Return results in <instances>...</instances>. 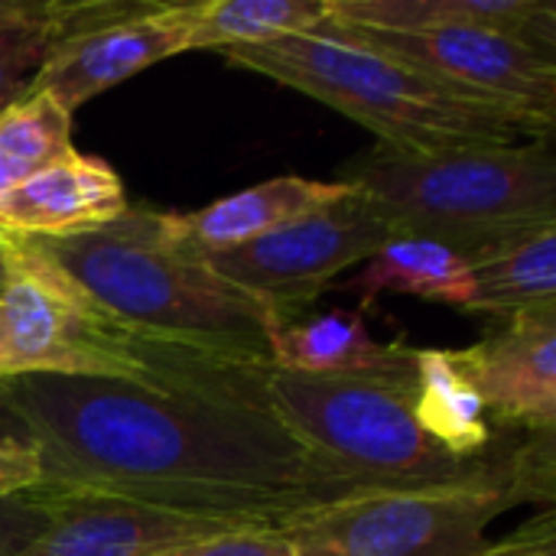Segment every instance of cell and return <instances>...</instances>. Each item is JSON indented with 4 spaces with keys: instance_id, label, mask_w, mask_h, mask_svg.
I'll return each mask as SVG.
<instances>
[{
    "instance_id": "1",
    "label": "cell",
    "mask_w": 556,
    "mask_h": 556,
    "mask_svg": "<svg viewBox=\"0 0 556 556\" xmlns=\"http://www.w3.org/2000/svg\"><path fill=\"white\" fill-rule=\"evenodd\" d=\"M270 368L186 358L147 381L16 375L0 394L33 433L42 489L283 531L358 492L274 414Z\"/></svg>"
},
{
    "instance_id": "2",
    "label": "cell",
    "mask_w": 556,
    "mask_h": 556,
    "mask_svg": "<svg viewBox=\"0 0 556 556\" xmlns=\"http://www.w3.org/2000/svg\"><path fill=\"white\" fill-rule=\"evenodd\" d=\"M39 244L137 336L205 358L274 365L283 316L176 248L163 212L127 208L111 225Z\"/></svg>"
},
{
    "instance_id": "3",
    "label": "cell",
    "mask_w": 556,
    "mask_h": 556,
    "mask_svg": "<svg viewBox=\"0 0 556 556\" xmlns=\"http://www.w3.org/2000/svg\"><path fill=\"white\" fill-rule=\"evenodd\" d=\"M231 65L303 91L371 130L394 156H433L469 147H508L554 137L531 117L456 91L414 65L371 49L332 20L303 36L222 52Z\"/></svg>"
},
{
    "instance_id": "4",
    "label": "cell",
    "mask_w": 556,
    "mask_h": 556,
    "mask_svg": "<svg viewBox=\"0 0 556 556\" xmlns=\"http://www.w3.org/2000/svg\"><path fill=\"white\" fill-rule=\"evenodd\" d=\"M339 182L358 189L394 235L440 241L466 261L515 235L556 225L554 137L433 156L375 150L352 160Z\"/></svg>"
},
{
    "instance_id": "5",
    "label": "cell",
    "mask_w": 556,
    "mask_h": 556,
    "mask_svg": "<svg viewBox=\"0 0 556 556\" xmlns=\"http://www.w3.org/2000/svg\"><path fill=\"white\" fill-rule=\"evenodd\" d=\"M267 397L283 427L355 492L505 489L508 453L459 459L437 446L414 417V388L309 378L270 368Z\"/></svg>"
},
{
    "instance_id": "6",
    "label": "cell",
    "mask_w": 556,
    "mask_h": 556,
    "mask_svg": "<svg viewBox=\"0 0 556 556\" xmlns=\"http://www.w3.org/2000/svg\"><path fill=\"white\" fill-rule=\"evenodd\" d=\"M3 238V235H0ZM0 339L16 375L147 381L186 358L114 319L39 241L3 238Z\"/></svg>"
},
{
    "instance_id": "7",
    "label": "cell",
    "mask_w": 556,
    "mask_h": 556,
    "mask_svg": "<svg viewBox=\"0 0 556 556\" xmlns=\"http://www.w3.org/2000/svg\"><path fill=\"white\" fill-rule=\"evenodd\" d=\"M505 511V489L358 492L300 515L283 538L296 556H479Z\"/></svg>"
},
{
    "instance_id": "8",
    "label": "cell",
    "mask_w": 556,
    "mask_h": 556,
    "mask_svg": "<svg viewBox=\"0 0 556 556\" xmlns=\"http://www.w3.org/2000/svg\"><path fill=\"white\" fill-rule=\"evenodd\" d=\"M394 238L391 222L352 189L345 199L300 215L241 248L202 257L218 277L254 293L283 319L313 303L336 277L365 264Z\"/></svg>"
},
{
    "instance_id": "9",
    "label": "cell",
    "mask_w": 556,
    "mask_h": 556,
    "mask_svg": "<svg viewBox=\"0 0 556 556\" xmlns=\"http://www.w3.org/2000/svg\"><path fill=\"white\" fill-rule=\"evenodd\" d=\"M332 20V16H329ZM352 39L381 49L417 72L498 104L511 114L531 117L544 127L556 121V59L541 55L515 36L492 29H371L332 20Z\"/></svg>"
},
{
    "instance_id": "10",
    "label": "cell",
    "mask_w": 556,
    "mask_h": 556,
    "mask_svg": "<svg viewBox=\"0 0 556 556\" xmlns=\"http://www.w3.org/2000/svg\"><path fill=\"white\" fill-rule=\"evenodd\" d=\"M195 7L199 3H147L130 16L85 29L55 49L26 91H39L65 114H75L101 91L186 52Z\"/></svg>"
},
{
    "instance_id": "11",
    "label": "cell",
    "mask_w": 556,
    "mask_h": 556,
    "mask_svg": "<svg viewBox=\"0 0 556 556\" xmlns=\"http://www.w3.org/2000/svg\"><path fill=\"white\" fill-rule=\"evenodd\" d=\"M450 355L502 427H556V303L511 313L498 329Z\"/></svg>"
},
{
    "instance_id": "12",
    "label": "cell",
    "mask_w": 556,
    "mask_h": 556,
    "mask_svg": "<svg viewBox=\"0 0 556 556\" xmlns=\"http://www.w3.org/2000/svg\"><path fill=\"white\" fill-rule=\"evenodd\" d=\"M39 492L52 505V521L20 556H153L241 528L104 495L52 492L42 485Z\"/></svg>"
},
{
    "instance_id": "13",
    "label": "cell",
    "mask_w": 556,
    "mask_h": 556,
    "mask_svg": "<svg viewBox=\"0 0 556 556\" xmlns=\"http://www.w3.org/2000/svg\"><path fill=\"white\" fill-rule=\"evenodd\" d=\"M127 192L111 163L72 153L0 195V235L23 241H62L127 212Z\"/></svg>"
},
{
    "instance_id": "14",
    "label": "cell",
    "mask_w": 556,
    "mask_h": 556,
    "mask_svg": "<svg viewBox=\"0 0 556 556\" xmlns=\"http://www.w3.org/2000/svg\"><path fill=\"white\" fill-rule=\"evenodd\" d=\"M270 349L274 368L309 378L381 381L397 388L417 384V349L375 339L365 316L349 309H332L296 323L283 319Z\"/></svg>"
},
{
    "instance_id": "15",
    "label": "cell",
    "mask_w": 556,
    "mask_h": 556,
    "mask_svg": "<svg viewBox=\"0 0 556 556\" xmlns=\"http://www.w3.org/2000/svg\"><path fill=\"white\" fill-rule=\"evenodd\" d=\"M352 192L349 182H323L306 176H274L257 182L244 192L225 195L195 212H163L166 235L176 248L189 251L192 257L222 254L241 248L300 215L326 208Z\"/></svg>"
},
{
    "instance_id": "16",
    "label": "cell",
    "mask_w": 556,
    "mask_h": 556,
    "mask_svg": "<svg viewBox=\"0 0 556 556\" xmlns=\"http://www.w3.org/2000/svg\"><path fill=\"white\" fill-rule=\"evenodd\" d=\"M332 20L371 29H492L556 59L554 0H332Z\"/></svg>"
},
{
    "instance_id": "17",
    "label": "cell",
    "mask_w": 556,
    "mask_h": 556,
    "mask_svg": "<svg viewBox=\"0 0 556 556\" xmlns=\"http://www.w3.org/2000/svg\"><path fill=\"white\" fill-rule=\"evenodd\" d=\"M147 7L143 0H0V111L16 101L55 49L94 26Z\"/></svg>"
},
{
    "instance_id": "18",
    "label": "cell",
    "mask_w": 556,
    "mask_h": 556,
    "mask_svg": "<svg viewBox=\"0 0 556 556\" xmlns=\"http://www.w3.org/2000/svg\"><path fill=\"white\" fill-rule=\"evenodd\" d=\"M349 290L358 293L362 309L384 293L420 296L466 309L472 296V274L469 261L453 248L417 235H394L365 261V270L349 280Z\"/></svg>"
},
{
    "instance_id": "19",
    "label": "cell",
    "mask_w": 556,
    "mask_h": 556,
    "mask_svg": "<svg viewBox=\"0 0 556 556\" xmlns=\"http://www.w3.org/2000/svg\"><path fill=\"white\" fill-rule=\"evenodd\" d=\"M472 296L463 313L511 316L556 303V225L515 235L469 257Z\"/></svg>"
},
{
    "instance_id": "20",
    "label": "cell",
    "mask_w": 556,
    "mask_h": 556,
    "mask_svg": "<svg viewBox=\"0 0 556 556\" xmlns=\"http://www.w3.org/2000/svg\"><path fill=\"white\" fill-rule=\"evenodd\" d=\"M414 417L437 446L459 459H479L498 446L489 410L453 365L450 349H417Z\"/></svg>"
},
{
    "instance_id": "21",
    "label": "cell",
    "mask_w": 556,
    "mask_h": 556,
    "mask_svg": "<svg viewBox=\"0 0 556 556\" xmlns=\"http://www.w3.org/2000/svg\"><path fill=\"white\" fill-rule=\"evenodd\" d=\"M329 16L332 0H205L195 7L186 52L264 46L283 36L313 33Z\"/></svg>"
},
{
    "instance_id": "22",
    "label": "cell",
    "mask_w": 556,
    "mask_h": 556,
    "mask_svg": "<svg viewBox=\"0 0 556 556\" xmlns=\"http://www.w3.org/2000/svg\"><path fill=\"white\" fill-rule=\"evenodd\" d=\"M72 153V114L46 94L23 91L0 111V195Z\"/></svg>"
},
{
    "instance_id": "23",
    "label": "cell",
    "mask_w": 556,
    "mask_h": 556,
    "mask_svg": "<svg viewBox=\"0 0 556 556\" xmlns=\"http://www.w3.org/2000/svg\"><path fill=\"white\" fill-rule=\"evenodd\" d=\"M505 495L515 505L554 508L556 502V427L525 430V443L508 453Z\"/></svg>"
},
{
    "instance_id": "24",
    "label": "cell",
    "mask_w": 556,
    "mask_h": 556,
    "mask_svg": "<svg viewBox=\"0 0 556 556\" xmlns=\"http://www.w3.org/2000/svg\"><path fill=\"white\" fill-rule=\"evenodd\" d=\"M153 556H296L293 544L283 538V531L274 528H238L208 534Z\"/></svg>"
},
{
    "instance_id": "25",
    "label": "cell",
    "mask_w": 556,
    "mask_h": 556,
    "mask_svg": "<svg viewBox=\"0 0 556 556\" xmlns=\"http://www.w3.org/2000/svg\"><path fill=\"white\" fill-rule=\"evenodd\" d=\"M52 521L49 498L36 489L0 495V556H20Z\"/></svg>"
},
{
    "instance_id": "26",
    "label": "cell",
    "mask_w": 556,
    "mask_h": 556,
    "mask_svg": "<svg viewBox=\"0 0 556 556\" xmlns=\"http://www.w3.org/2000/svg\"><path fill=\"white\" fill-rule=\"evenodd\" d=\"M479 556H556V511L544 508L508 538L485 544Z\"/></svg>"
},
{
    "instance_id": "27",
    "label": "cell",
    "mask_w": 556,
    "mask_h": 556,
    "mask_svg": "<svg viewBox=\"0 0 556 556\" xmlns=\"http://www.w3.org/2000/svg\"><path fill=\"white\" fill-rule=\"evenodd\" d=\"M42 479L36 450H0V495L36 489Z\"/></svg>"
},
{
    "instance_id": "28",
    "label": "cell",
    "mask_w": 556,
    "mask_h": 556,
    "mask_svg": "<svg viewBox=\"0 0 556 556\" xmlns=\"http://www.w3.org/2000/svg\"><path fill=\"white\" fill-rule=\"evenodd\" d=\"M0 450H36L29 427L16 417V410L0 394Z\"/></svg>"
},
{
    "instance_id": "29",
    "label": "cell",
    "mask_w": 556,
    "mask_h": 556,
    "mask_svg": "<svg viewBox=\"0 0 556 556\" xmlns=\"http://www.w3.org/2000/svg\"><path fill=\"white\" fill-rule=\"evenodd\" d=\"M0 378H13V365H10V355H7L3 339H0Z\"/></svg>"
},
{
    "instance_id": "30",
    "label": "cell",
    "mask_w": 556,
    "mask_h": 556,
    "mask_svg": "<svg viewBox=\"0 0 556 556\" xmlns=\"http://www.w3.org/2000/svg\"><path fill=\"white\" fill-rule=\"evenodd\" d=\"M0 283H3V238H0Z\"/></svg>"
}]
</instances>
